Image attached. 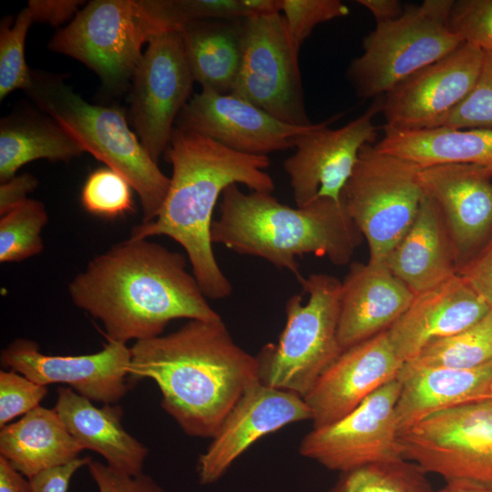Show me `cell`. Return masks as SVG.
<instances>
[{"mask_svg": "<svg viewBox=\"0 0 492 492\" xmlns=\"http://www.w3.org/2000/svg\"><path fill=\"white\" fill-rule=\"evenodd\" d=\"M68 292L102 323L108 341L126 344L161 335L172 320L221 318L186 270L185 256L148 239L129 237L96 256Z\"/></svg>", "mask_w": 492, "mask_h": 492, "instance_id": "6da1fadb", "label": "cell"}, {"mask_svg": "<svg viewBox=\"0 0 492 492\" xmlns=\"http://www.w3.org/2000/svg\"><path fill=\"white\" fill-rule=\"evenodd\" d=\"M153 380L161 407L188 436L212 438L253 384L258 362L239 346L222 319L189 320L179 329L135 342L128 381Z\"/></svg>", "mask_w": 492, "mask_h": 492, "instance_id": "7a4b0ae2", "label": "cell"}, {"mask_svg": "<svg viewBox=\"0 0 492 492\" xmlns=\"http://www.w3.org/2000/svg\"><path fill=\"white\" fill-rule=\"evenodd\" d=\"M165 152L172 176L164 202L152 220L133 228L130 238L165 235L173 239L185 250L206 298H227L232 286L211 246L213 210L225 189L233 184H242L251 191L272 193L274 182L266 172L270 159L235 151L178 127Z\"/></svg>", "mask_w": 492, "mask_h": 492, "instance_id": "3957f363", "label": "cell"}, {"mask_svg": "<svg viewBox=\"0 0 492 492\" xmlns=\"http://www.w3.org/2000/svg\"><path fill=\"white\" fill-rule=\"evenodd\" d=\"M210 234L212 243L264 259L298 281L302 276L297 257L314 254L344 265L362 241L342 201L321 198L292 208L272 193H245L238 184L223 191Z\"/></svg>", "mask_w": 492, "mask_h": 492, "instance_id": "277c9868", "label": "cell"}, {"mask_svg": "<svg viewBox=\"0 0 492 492\" xmlns=\"http://www.w3.org/2000/svg\"><path fill=\"white\" fill-rule=\"evenodd\" d=\"M41 110L65 128L85 149L122 175L136 190L142 222L152 220L166 198L170 178L149 156L118 107L90 104L61 77L32 71L26 91Z\"/></svg>", "mask_w": 492, "mask_h": 492, "instance_id": "5b68a950", "label": "cell"}, {"mask_svg": "<svg viewBox=\"0 0 492 492\" xmlns=\"http://www.w3.org/2000/svg\"><path fill=\"white\" fill-rule=\"evenodd\" d=\"M298 282L308 301L300 294L288 299L278 343L263 346L256 359L261 384L304 398L343 351L337 336L342 282L326 273Z\"/></svg>", "mask_w": 492, "mask_h": 492, "instance_id": "8992f818", "label": "cell"}, {"mask_svg": "<svg viewBox=\"0 0 492 492\" xmlns=\"http://www.w3.org/2000/svg\"><path fill=\"white\" fill-rule=\"evenodd\" d=\"M453 4L425 0L405 5L395 20L376 24L363 40V53L346 70L356 96L375 99L459 46L463 41L449 26Z\"/></svg>", "mask_w": 492, "mask_h": 492, "instance_id": "52a82bcc", "label": "cell"}, {"mask_svg": "<svg viewBox=\"0 0 492 492\" xmlns=\"http://www.w3.org/2000/svg\"><path fill=\"white\" fill-rule=\"evenodd\" d=\"M419 169L374 144L361 149L341 201L367 241L368 261L384 262L413 224L424 195Z\"/></svg>", "mask_w": 492, "mask_h": 492, "instance_id": "ba28073f", "label": "cell"}, {"mask_svg": "<svg viewBox=\"0 0 492 492\" xmlns=\"http://www.w3.org/2000/svg\"><path fill=\"white\" fill-rule=\"evenodd\" d=\"M161 32L139 0H94L55 33L47 47L80 61L107 88L118 91L131 82L144 44Z\"/></svg>", "mask_w": 492, "mask_h": 492, "instance_id": "9c48e42d", "label": "cell"}, {"mask_svg": "<svg viewBox=\"0 0 492 492\" xmlns=\"http://www.w3.org/2000/svg\"><path fill=\"white\" fill-rule=\"evenodd\" d=\"M300 47L281 13L242 19V56L231 94L280 121L309 127L299 67Z\"/></svg>", "mask_w": 492, "mask_h": 492, "instance_id": "30bf717a", "label": "cell"}, {"mask_svg": "<svg viewBox=\"0 0 492 492\" xmlns=\"http://www.w3.org/2000/svg\"><path fill=\"white\" fill-rule=\"evenodd\" d=\"M404 458L450 480L492 484V399L433 414L399 433Z\"/></svg>", "mask_w": 492, "mask_h": 492, "instance_id": "8fae6325", "label": "cell"}, {"mask_svg": "<svg viewBox=\"0 0 492 492\" xmlns=\"http://www.w3.org/2000/svg\"><path fill=\"white\" fill-rule=\"evenodd\" d=\"M193 82L179 31L154 36L131 79L129 114L136 134L157 163L190 98Z\"/></svg>", "mask_w": 492, "mask_h": 492, "instance_id": "7c38bea8", "label": "cell"}, {"mask_svg": "<svg viewBox=\"0 0 492 492\" xmlns=\"http://www.w3.org/2000/svg\"><path fill=\"white\" fill-rule=\"evenodd\" d=\"M399 389L397 378L394 379L338 421L313 427L300 442L299 453L339 473L404 458L395 415Z\"/></svg>", "mask_w": 492, "mask_h": 492, "instance_id": "4fadbf2b", "label": "cell"}, {"mask_svg": "<svg viewBox=\"0 0 492 492\" xmlns=\"http://www.w3.org/2000/svg\"><path fill=\"white\" fill-rule=\"evenodd\" d=\"M380 112L376 97L364 114L341 128H329V119L313 124L295 137L294 152L283 168L297 207L321 198L341 201L361 149L376 139L379 127L373 119Z\"/></svg>", "mask_w": 492, "mask_h": 492, "instance_id": "5bb4252c", "label": "cell"}, {"mask_svg": "<svg viewBox=\"0 0 492 492\" xmlns=\"http://www.w3.org/2000/svg\"><path fill=\"white\" fill-rule=\"evenodd\" d=\"M482 60L480 47L463 42L378 97L384 128L415 130L438 127L474 87Z\"/></svg>", "mask_w": 492, "mask_h": 492, "instance_id": "9a60e30c", "label": "cell"}, {"mask_svg": "<svg viewBox=\"0 0 492 492\" xmlns=\"http://www.w3.org/2000/svg\"><path fill=\"white\" fill-rule=\"evenodd\" d=\"M1 364L43 385L61 383L92 402L116 404L128 390L131 348L108 341L103 349L82 355H48L38 344L18 338L1 351Z\"/></svg>", "mask_w": 492, "mask_h": 492, "instance_id": "2e32d148", "label": "cell"}, {"mask_svg": "<svg viewBox=\"0 0 492 492\" xmlns=\"http://www.w3.org/2000/svg\"><path fill=\"white\" fill-rule=\"evenodd\" d=\"M312 420L303 397L261 384L251 385L239 398L197 464L202 486L219 481L257 440L282 427Z\"/></svg>", "mask_w": 492, "mask_h": 492, "instance_id": "e0dca14e", "label": "cell"}, {"mask_svg": "<svg viewBox=\"0 0 492 492\" xmlns=\"http://www.w3.org/2000/svg\"><path fill=\"white\" fill-rule=\"evenodd\" d=\"M175 127L198 133L241 153L267 156L293 148L295 137L310 126L283 123L231 93L201 90L182 108Z\"/></svg>", "mask_w": 492, "mask_h": 492, "instance_id": "ac0fdd59", "label": "cell"}, {"mask_svg": "<svg viewBox=\"0 0 492 492\" xmlns=\"http://www.w3.org/2000/svg\"><path fill=\"white\" fill-rule=\"evenodd\" d=\"M403 364L387 331L343 350L303 398L312 412L313 427L348 415L374 391L396 379Z\"/></svg>", "mask_w": 492, "mask_h": 492, "instance_id": "d6986e66", "label": "cell"}, {"mask_svg": "<svg viewBox=\"0 0 492 492\" xmlns=\"http://www.w3.org/2000/svg\"><path fill=\"white\" fill-rule=\"evenodd\" d=\"M418 179L444 215L459 271L492 233V170L446 163L420 169Z\"/></svg>", "mask_w": 492, "mask_h": 492, "instance_id": "ffe728a7", "label": "cell"}, {"mask_svg": "<svg viewBox=\"0 0 492 492\" xmlns=\"http://www.w3.org/2000/svg\"><path fill=\"white\" fill-rule=\"evenodd\" d=\"M491 311L486 300L456 274L415 294L387 334L399 358L404 363L412 362L430 342L471 327Z\"/></svg>", "mask_w": 492, "mask_h": 492, "instance_id": "44dd1931", "label": "cell"}, {"mask_svg": "<svg viewBox=\"0 0 492 492\" xmlns=\"http://www.w3.org/2000/svg\"><path fill=\"white\" fill-rule=\"evenodd\" d=\"M414 297L384 262H353L341 282L337 336L342 349L387 331Z\"/></svg>", "mask_w": 492, "mask_h": 492, "instance_id": "7402d4cb", "label": "cell"}, {"mask_svg": "<svg viewBox=\"0 0 492 492\" xmlns=\"http://www.w3.org/2000/svg\"><path fill=\"white\" fill-rule=\"evenodd\" d=\"M395 405L399 433L437 412L488 398L492 361L472 369L404 363Z\"/></svg>", "mask_w": 492, "mask_h": 492, "instance_id": "603a6c76", "label": "cell"}, {"mask_svg": "<svg viewBox=\"0 0 492 492\" xmlns=\"http://www.w3.org/2000/svg\"><path fill=\"white\" fill-rule=\"evenodd\" d=\"M384 263L415 295L458 274L456 253L444 215L425 192L413 224Z\"/></svg>", "mask_w": 492, "mask_h": 492, "instance_id": "cb8c5ba5", "label": "cell"}, {"mask_svg": "<svg viewBox=\"0 0 492 492\" xmlns=\"http://www.w3.org/2000/svg\"><path fill=\"white\" fill-rule=\"evenodd\" d=\"M54 410L83 450L99 454L118 472L143 474L149 450L124 428L121 406L103 404L97 407L70 387L60 386Z\"/></svg>", "mask_w": 492, "mask_h": 492, "instance_id": "d4e9b609", "label": "cell"}, {"mask_svg": "<svg viewBox=\"0 0 492 492\" xmlns=\"http://www.w3.org/2000/svg\"><path fill=\"white\" fill-rule=\"evenodd\" d=\"M81 451L54 408L39 405L0 430V456L27 478L75 460Z\"/></svg>", "mask_w": 492, "mask_h": 492, "instance_id": "484cf974", "label": "cell"}, {"mask_svg": "<svg viewBox=\"0 0 492 492\" xmlns=\"http://www.w3.org/2000/svg\"><path fill=\"white\" fill-rule=\"evenodd\" d=\"M420 169L446 163H468L492 170V128L437 127L415 130L384 128L374 144Z\"/></svg>", "mask_w": 492, "mask_h": 492, "instance_id": "4316f807", "label": "cell"}, {"mask_svg": "<svg viewBox=\"0 0 492 492\" xmlns=\"http://www.w3.org/2000/svg\"><path fill=\"white\" fill-rule=\"evenodd\" d=\"M242 19L194 21L178 29L201 90L231 93L242 56Z\"/></svg>", "mask_w": 492, "mask_h": 492, "instance_id": "83f0119b", "label": "cell"}, {"mask_svg": "<svg viewBox=\"0 0 492 492\" xmlns=\"http://www.w3.org/2000/svg\"><path fill=\"white\" fill-rule=\"evenodd\" d=\"M85 152L83 147L48 115L14 113L0 123V181L16 175L36 159L68 161Z\"/></svg>", "mask_w": 492, "mask_h": 492, "instance_id": "f1b7e54d", "label": "cell"}, {"mask_svg": "<svg viewBox=\"0 0 492 492\" xmlns=\"http://www.w3.org/2000/svg\"><path fill=\"white\" fill-rule=\"evenodd\" d=\"M426 475L405 458L377 461L341 472L327 492H432Z\"/></svg>", "mask_w": 492, "mask_h": 492, "instance_id": "f546056e", "label": "cell"}, {"mask_svg": "<svg viewBox=\"0 0 492 492\" xmlns=\"http://www.w3.org/2000/svg\"><path fill=\"white\" fill-rule=\"evenodd\" d=\"M491 361L492 311L471 327L430 342L412 363L433 367L472 369Z\"/></svg>", "mask_w": 492, "mask_h": 492, "instance_id": "4dcf8cb0", "label": "cell"}, {"mask_svg": "<svg viewBox=\"0 0 492 492\" xmlns=\"http://www.w3.org/2000/svg\"><path fill=\"white\" fill-rule=\"evenodd\" d=\"M47 221L48 215L44 204L33 199H27L2 215L0 261H21L41 253L44 248L41 232Z\"/></svg>", "mask_w": 492, "mask_h": 492, "instance_id": "1f68e13d", "label": "cell"}, {"mask_svg": "<svg viewBox=\"0 0 492 492\" xmlns=\"http://www.w3.org/2000/svg\"><path fill=\"white\" fill-rule=\"evenodd\" d=\"M164 31L200 20L240 19L254 15L247 0H139Z\"/></svg>", "mask_w": 492, "mask_h": 492, "instance_id": "d6a6232c", "label": "cell"}, {"mask_svg": "<svg viewBox=\"0 0 492 492\" xmlns=\"http://www.w3.org/2000/svg\"><path fill=\"white\" fill-rule=\"evenodd\" d=\"M33 18L27 7L12 23L3 19L0 26V100L16 89L26 91L32 83L25 55L26 38Z\"/></svg>", "mask_w": 492, "mask_h": 492, "instance_id": "836d02e7", "label": "cell"}, {"mask_svg": "<svg viewBox=\"0 0 492 492\" xmlns=\"http://www.w3.org/2000/svg\"><path fill=\"white\" fill-rule=\"evenodd\" d=\"M81 202L88 212L105 218L119 217L133 210L132 187L117 171L98 169L87 177Z\"/></svg>", "mask_w": 492, "mask_h": 492, "instance_id": "e575fe53", "label": "cell"}, {"mask_svg": "<svg viewBox=\"0 0 492 492\" xmlns=\"http://www.w3.org/2000/svg\"><path fill=\"white\" fill-rule=\"evenodd\" d=\"M438 127L492 128V50H483L482 65L474 87Z\"/></svg>", "mask_w": 492, "mask_h": 492, "instance_id": "d590c367", "label": "cell"}, {"mask_svg": "<svg viewBox=\"0 0 492 492\" xmlns=\"http://www.w3.org/2000/svg\"><path fill=\"white\" fill-rule=\"evenodd\" d=\"M281 12L294 42L301 47L316 26L346 16L350 10L339 0H282Z\"/></svg>", "mask_w": 492, "mask_h": 492, "instance_id": "8d00e7d4", "label": "cell"}, {"mask_svg": "<svg viewBox=\"0 0 492 492\" xmlns=\"http://www.w3.org/2000/svg\"><path fill=\"white\" fill-rule=\"evenodd\" d=\"M47 393L46 385L39 384L14 370H1L0 428L38 407Z\"/></svg>", "mask_w": 492, "mask_h": 492, "instance_id": "74e56055", "label": "cell"}, {"mask_svg": "<svg viewBox=\"0 0 492 492\" xmlns=\"http://www.w3.org/2000/svg\"><path fill=\"white\" fill-rule=\"evenodd\" d=\"M449 26L463 42L492 50V0L454 1Z\"/></svg>", "mask_w": 492, "mask_h": 492, "instance_id": "f35d334b", "label": "cell"}, {"mask_svg": "<svg viewBox=\"0 0 492 492\" xmlns=\"http://www.w3.org/2000/svg\"><path fill=\"white\" fill-rule=\"evenodd\" d=\"M87 468L98 492H166L144 473L129 476L111 468L106 463L94 460L89 462Z\"/></svg>", "mask_w": 492, "mask_h": 492, "instance_id": "ab89813d", "label": "cell"}, {"mask_svg": "<svg viewBox=\"0 0 492 492\" xmlns=\"http://www.w3.org/2000/svg\"><path fill=\"white\" fill-rule=\"evenodd\" d=\"M492 307V233L478 251L458 271Z\"/></svg>", "mask_w": 492, "mask_h": 492, "instance_id": "60d3db41", "label": "cell"}, {"mask_svg": "<svg viewBox=\"0 0 492 492\" xmlns=\"http://www.w3.org/2000/svg\"><path fill=\"white\" fill-rule=\"evenodd\" d=\"M84 4L78 0H30L26 7L34 22L57 26L71 21Z\"/></svg>", "mask_w": 492, "mask_h": 492, "instance_id": "b9f144b4", "label": "cell"}, {"mask_svg": "<svg viewBox=\"0 0 492 492\" xmlns=\"http://www.w3.org/2000/svg\"><path fill=\"white\" fill-rule=\"evenodd\" d=\"M92 459L87 456L57 466L29 478L34 492H67L74 474Z\"/></svg>", "mask_w": 492, "mask_h": 492, "instance_id": "7bdbcfd3", "label": "cell"}, {"mask_svg": "<svg viewBox=\"0 0 492 492\" xmlns=\"http://www.w3.org/2000/svg\"><path fill=\"white\" fill-rule=\"evenodd\" d=\"M38 184L37 179L30 173H22L1 182L0 185V216L26 201L27 194Z\"/></svg>", "mask_w": 492, "mask_h": 492, "instance_id": "ee69618b", "label": "cell"}, {"mask_svg": "<svg viewBox=\"0 0 492 492\" xmlns=\"http://www.w3.org/2000/svg\"><path fill=\"white\" fill-rule=\"evenodd\" d=\"M0 492H34L30 479L0 456Z\"/></svg>", "mask_w": 492, "mask_h": 492, "instance_id": "f6af8a7d", "label": "cell"}, {"mask_svg": "<svg viewBox=\"0 0 492 492\" xmlns=\"http://www.w3.org/2000/svg\"><path fill=\"white\" fill-rule=\"evenodd\" d=\"M357 3L372 14L376 24L398 18L405 9L398 0H357Z\"/></svg>", "mask_w": 492, "mask_h": 492, "instance_id": "bcb514c9", "label": "cell"}, {"mask_svg": "<svg viewBox=\"0 0 492 492\" xmlns=\"http://www.w3.org/2000/svg\"><path fill=\"white\" fill-rule=\"evenodd\" d=\"M432 492H492V484L466 479L450 480L440 489Z\"/></svg>", "mask_w": 492, "mask_h": 492, "instance_id": "7dc6e473", "label": "cell"}, {"mask_svg": "<svg viewBox=\"0 0 492 492\" xmlns=\"http://www.w3.org/2000/svg\"><path fill=\"white\" fill-rule=\"evenodd\" d=\"M488 398H489V399H492V384H491V386H490Z\"/></svg>", "mask_w": 492, "mask_h": 492, "instance_id": "c3c4849f", "label": "cell"}]
</instances>
